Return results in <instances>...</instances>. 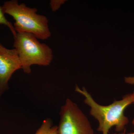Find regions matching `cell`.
I'll return each instance as SVG.
<instances>
[{
    "mask_svg": "<svg viewBox=\"0 0 134 134\" xmlns=\"http://www.w3.org/2000/svg\"><path fill=\"white\" fill-rule=\"evenodd\" d=\"M75 91L85 97L84 102L91 108L90 114L98 121V131L103 134H108L113 127H115L117 132L125 130L129 121L124 114V111L128 106L134 104L133 93L127 94L121 100H115L111 104L105 106L98 104L85 87L81 89L76 85Z\"/></svg>",
    "mask_w": 134,
    "mask_h": 134,
    "instance_id": "1",
    "label": "cell"
},
{
    "mask_svg": "<svg viewBox=\"0 0 134 134\" xmlns=\"http://www.w3.org/2000/svg\"><path fill=\"white\" fill-rule=\"evenodd\" d=\"M5 14L15 20L14 27L16 32L31 34L39 39L45 40L51 36L48 21L45 16L37 14V9L30 8L16 0L5 2L2 6Z\"/></svg>",
    "mask_w": 134,
    "mask_h": 134,
    "instance_id": "2",
    "label": "cell"
},
{
    "mask_svg": "<svg viewBox=\"0 0 134 134\" xmlns=\"http://www.w3.org/2000/svg\"><path fill=\"white\" fill-rule=\"evenodd\" d=\"M14 47L21 62L22 69L26 74H30L31 66H47L53 59L52 51L49 46L40 43L31 34L16 32L14 37Z\"/></svg>",
    "mask_w": 134,
    "mask_h": 134,
    "instance_id": "3",
    "label": "cell"
},
{
    "mask_svg": "<svg viewBox=\"0 0 134 134\" xmlns=\"http://www.w3.org/2000/svg\"><path fill=\"white\" fill-rule=\"evenodd\" d=\"M60 114L58 134H94L87 117L69 99L62 107Z\"/></svg>",
    "mask_w": 134,
    "mask_h": 134,
    "instance_id": "4",
    "label": "cell"
},
{
    "mask_svg": "<svg viewBox=\"0 0 134 134\" xmlns=\"http://www.w3.org/2000/svg\"><path fill=\"white\" fill-rule=\"evenodd\" d=\"M22 69L16 50L8 49L0 44V96L8 87L12 75Z\"/></svg>",
    "mask_w": 134,
    "mask_h": 134,
    "instance_id": "5",
    "label": "cell"
},
{
    "mask_svg": "<svg viewBox=\"0 0 134 134\" xmlns=\"http://www.w3.org/2000/svg\"><path fill=\"white\" fill-rule=\"evenodd\" d=\"M35 134H58V126H53L51 120L47 119L43 121Z\"/></svg>",
    "mask_w": 134,
    "mask_h": 134,
    "instance_id": "6",
    "label": "cell"
},
{
    "mask_svg": "<svg viewBox=\"0 0 134 134\" xmlns=\"http://www.w3.org/2000/svg\"><path fill=\"white\" fill-rule=\"evenodd\" d=\"M5 14L2 7L0 6V24L4 25L8 27L13 34L14 37H15L16 34V31L15 30L14 26L5 17Z\"/></svg>",
    "mask_w": 134,
    "mask_h": 134,
    "instance_id": "7",
    "label": "cell"
},
{
    "mask_svg": "<svg viewBox=\"0 0 134 134\" xmlns=\"http://www.w3.org/2000/svg\"><path fill=\"white\" fill-rule=\"evenodd\" d=\"M65 1H50V8L53 11H55L59 8L61 5L65 2Z\"/></svg>",
    "mask_w": 134,
    "mask_h": 134,
    "instance_id": "8",
    "label": "cell"
},
{
    "mask_svg": "<svg viewBox=\"0 0 134 134\" xmlns=\"http://www.w3.org/2000/svg\"><path fill=\"white\" fill-rule=\"evenodd\" d=\"M125 81L126 83L133 85H134V76L125 77Z\"/></svg>",
    "mask_w": 134,
    "mask_h": 134,
    "instance_id": "9",
    "label": "cell"
},
{
    "mask_svg": "<svg viewBox=\"0 0 134 134\" xmlns=\"http://www.w3.org/2000/svg\"><path fill=\"white\" fill-rule=\"evenodd\" d=\"M114 134H126V130H124V132H123V133H114Z\"/></svg>",
    "mask_w": 134,
    "mask_h": 134,
    "instance_id": "10",
    "label": "cell"
},
{
    "mask_svg": "<svg viewBox=\"0 0 134 134\" xmlns=\"http://www.w3.org/2000/svg\"><path fill=\"white\" fill-rule=\"evenodd\" d=\"M133 125H134V122L133 123ZM127 134H134V132H132V133H128Z\"/></svg>",
    "mask_w": 134,
    "mask_h": 134,
    "instance_id": "11",
    "label": "cell"
},
{
    "mask_svg": "<svg viewBox=\"0 0 134 134\" xmlns=\"http://www.w3.org/2000/svg\"><path fill=\"white\" fill-rule=\"evenodd\" d=\"M133 95H134V91H133ZM134 122V119L133 120V121H132V123H133Z\"/></svg>",
    "mask_w": 134,
    "mask_h": 134,
    "instance_id": "12",
    "label": "cell"
}]
</instances>
